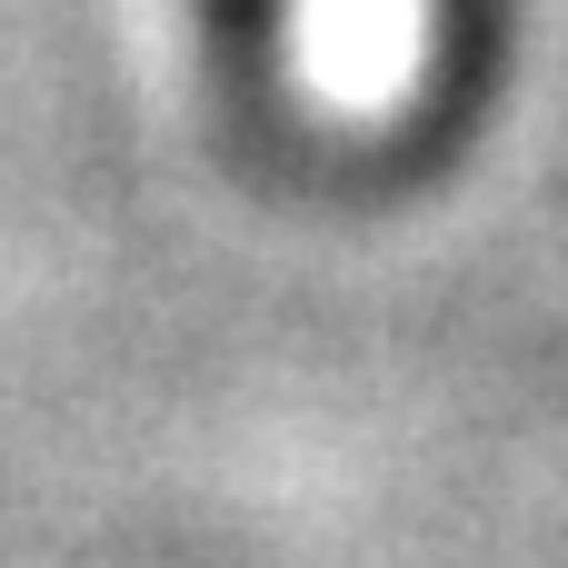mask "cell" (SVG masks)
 I'll use <instances>...</instances> for the list:
<instances>
[{"mask_svg":"<svg viewBox=\"0 0 568 568\" xmlns=\"http://www.w3.org/2000/svg\"><path fill=\"white\" fill-rule=\"evenodd\" d=\"M290 70L320 120H389L429 70V0H290Z\"/></svg>","mask_w":568,"mask_h":568,"instance_id":"1","label":"cell"}]
</instances>
